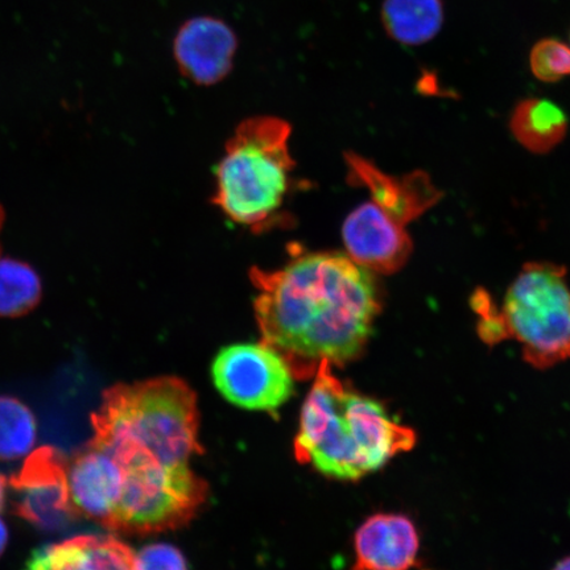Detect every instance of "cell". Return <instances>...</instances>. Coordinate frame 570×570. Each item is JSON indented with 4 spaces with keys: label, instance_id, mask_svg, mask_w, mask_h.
Returning <instances> with one entry per match:
<instances>
[{
    "label": "cell",
    "instance_id": "obj_12",
    "mask_svg": "<svg viewBox=\"0 0 570 570\" xmlns=\"http://www.w3.org/2000/svg\"><path fill=\"white\" fill-rule=\"evenodd\" d=\"M68 480L77 514L95 520L106 529L117 509L122 487L117 463L88 443L68 462Z\"/></svg>",
    "mask_w": 570,
    "mask_h": 570
},
{
    "label": "cell",
    "instance_id": "obj_2",
    "mask_svg": "<svg viewBox=\"0 0 570 570\" xmlns=\"http://www.w3.org/2000/svg\"><path fill=\"white\" fill-rule=\"evenodd\" d=\"M346 161L351 181L370 195L342 227L347 255L372 273L395 274L412 254L407 225L433 208L443 191L423 170L390 176L358 155L348 154Z\"/></svg>",
    "mask_w": 570,
    "mask_h": 570
},
{
    "label": "cell",
    "instance_id": "obj_22",
    "mask_svg": "<svg viewBox=\"0 0 570 570\" xmlns=\"http://www.w3.org/2000/svg\"><path fill=\"white\" fill-rule=\"evenodd\" d=\"M553 570H570V558L560 561L559 564L553 568Z\"/></svg>",
    "mask_w": 570,
    "mask_h": 570
},
{
    "label": "cell",
    "instance_id": "obj_5",
    "mask_svg": "<svg viewBox=\"0 0 570 570\" xmlns=\"http://www.w3.org/2000/svg\"><path fill=\"white\" fill-rule=\"evenodd\" d=\"M564 266L527 263L505 294L501 316L508 340L523 358L544 370L570 360V285Z\"/></svg>",
    "mask_w": 570,
    "mask_h": 570
},
{
    "label": "cell",
    "instance_id": "obj_18",
    "mask_svg": "<svg viewBox=\"0 0 570 570\" xmlns=\"http://www.w3.org/2000/svg\"><path fill=\"white\" fill-rule=\"evenodd\" d=\"M530 68L540 81L564 80L570 77V46L558 39L538 41L530 55Z\"/></svg>",
    "mask_w": 570,
    "mask_h": 570
},
{
    "label": "cell",
    "instance_id": "obj_15",
    "mask_svg": "<svg viewBox=\"0 0 570 570\" xmlns=\"http://www.w3.org/2000/svg\"><path fill=\"white\" fill-rule=\"evenodd\" d=\"M382 23L392 40L422 46L436 38L444 23L441 0H384Z\"/></svg>",
    "mask_w": 570,
    "mask_h": 570
},
{
    "label": "cell",
    "instance_id": "obj_8",
    "mask_svg": "<svg viewBox=\"0 0 570 570\" xmlns=\"http://www.w3.org/2000/svg\"><path fill=\"white\" fill-rule=\"evenodd\" d=\"M10 484L17 491V515L45 531H59L78 518L70 499L68 462L52 446L30 454Z\"/></svg>",
    "mask_w": 570,
    "mask_h": 570
},
{
    "label": "cell",
    "instance_id": "obj_21",
    "mask_svg": "<svg viewBox=\"0 0 570 570\" xmlns=\"http://www.w3.org/2000/svg\"><path fill=\"white\" fill-rule=\"evenodd\" d=\"M7 488H9V481L3 474H0V512L3 511L6 505Z\"/></svg>",
    "mask_w": 570,
    "mask_h": 570
},
{
    "label": "cell",
    "instance_id": "obj_1",
    "mask_svg": "<svg viewBox=\"0 0 570 570\" xmlns=\"http://www.w3.org/2000/svg\"><path fill=\"white\" fill-rule=\"evenodd\" d=\"M373 274L340 253H295L279 269L254 268L262 341L301 377L324 361L341 366L358 358L382 306Z\"/></svg>",
    "mask_w": 570,
    "mask_h": 570
},
{
    "label": "cell",
    "instance_id": "obj_23",
    "mask_svg": "<svg viewBox=\"0 0 570 570\" xmlns=\"http://www.w3.org/2000/svg\"><path fill=\"white\" fill-rule=\"evenodd\" d=\"M3 220H4V213H3L2 208H0V230H2Z\"/></svg>",
    "mask_w": 570,
    "mask_h": 570
},
{
    "label": "cell",
    "instance_id": "obj_11",
    "mask_svg": "<svg viewBox=\"0 0 570 570\" xmlns=\"http://www.w3.org/2000/svg\"><path fill=\"white\" fill-rule=\"evenodd\" d=\"M420 550L416 525L402 514H375L354 537L352 570H410Z\"/></svg>",
    "mask_w": 570,
    "mask_h": 570
},
{
    "label": "cell",
    "instance_id": "obj_20",
    "mask_svg": "<svg viewBox=\"0 0 570 570\" xmlns=\"http://www.w3.org/2000/svg\"><path fill=\"white\" fill-rule=\"evenodd\" d=\"M7 543H9V530H7L3 520L0 519V556L3 554Z\"/></svg>",
    "mask_w": 570,
    "mask_h": 570
},
{
    "label": "cell",
    "instance_id": "obj_7",
    "mask_svg": "<svg viewBox=\"0 0 570 570\" xmlns=\"http://www.w3.org/2000/svg\"><path fill=\"white\" fill-rule=\"evenodd\" d=\"M212 375L227 402L248 411L274 412L295 390L289 363L265 341L224 347L214 358Z\"/></svg>",
    "mask_w": 570,
    "mask_h": 570
},
{
    "label": "cell",
    "instance_id": "obj_4",
    "mask_svg": "<svg viewBox=\"0 0 570 570\" xmlns=\"http://www.w3.org/2000/svg\"><path fill=\"white\" fill-rule=\"evenodd\" d=\"M291 126L276 117L244 120L217 168L214 203L234 223L265 229L275 223L287 197L295 161Z\"/></svg>",
    "mask_w": 570,
    "mask_h": 570
},
{
    "label": "cell",
    "instance_id": "obj_13",
    "mask_svg": "<svg viewBox=\"0 0 570 570\" xmlns=\"http://www.w3.org/2000/svg\"><path fill=\"white\" fill-rule=\"evenodd\" d=\"M134 559L122 540L81 534L35 551L24 570H132Z\"/></svg>",
    "mask_w": 570,
    "mask_h": 570
},
{
    "label": "cell",
    "instance_id": "obj_6",
    "mask_svg": "<svg viewBox=\"0 0 570 570\" xmlns=\"http://www.w3.org/2000/svg\"><path fill=\"white\" fill-rule=\"evenodd\" d=\"M332 366L327 361L320 363L315 383L305 399L295 458L331 479L356 481L368 473L346 431L342 417L346 386L334 375Z\"/></svg>",
    "mask_w": 570,
    "mask_h": 570
},
{
    "label": "cell",
    "instance_id": "obj_17",
    "mask_svg": "<svg viewBox=\"0 0 570 570\" xmlns=\"http://www.w3.org/2000/svg\"><path fill=\"white\" fill-rule=\"evenodd\" d=\"M38 438L33 412L13 396H0V461L24 458Z\"/></svg>",
    "mask_w": 570,
    "mask_h": 570
},
{
    "label": "cell",
    "instance_id": "obj_16",
    "mask_svg": "<svg viewBox=\"0 0 570 570\" xmlns=\"http://www.w3.org/2000/svg\"><path fill=\"white\" fill-rule=\"evenodd\" d=\"M41 281L27 263L0 259V316L21 317L41 301Z\"/></svg>",
    "mask_w": 570,
    "mask_h": 570
},
{
    "label": "cell",
    "instance_id": "obj_3",
    "mask_svg": "<svg viewBox=\"0 0 570 570\" xmlns=\"http://www.w3.org/2000/svg\"><path fill=\"white\" fill-rule=\"evenodd\" d=\"M95 436L128 441L174 466L203 453L195 391L177 376H159L105 390L91 415Z\"/></svg>",
    "mask_w": 570,
    "mask_h": 570
},
{
    "label": "cell",
    "instance_id": "obj_10",
    "mask_svg": "<svg viewBox=\"0 0 570 570\" xmlns=\"http://www.w3.org/2000/svg\"><path fill=\"white\" fill-rule=\"evenodd\" d=\"M342 416L367 473L376 472L396 454L415 446V431L394 422L380 402L346 387Z\"/></svg>",
    "mask_w": 570,
    "mask_h": 570
},
{
    "label": "cell",
    "instance_id": "obj_19",
    "mask_svg": "<svg viewBox=\"0 0 570 570\" xmlns=\"http://www.w3.org/2000/svg\"><path fill=\"white\" fill-rule=\"evenodd\" d=\"M132 570H189L187 560L178 548L156 543L135 553Z\"/></svg>",
    "mask_w": 570,
    "mask_h": 570
},
{
    "label": "cell",
    "instance_id": "obj_9",
    "mask_svg": "<svg viewBox=\"0 0 570 570\" xmlns=\"http://www.w3.org/2000/svg\"><path fill=\"white\" fill-rule=\"evenodd\" d=\"M239 41L233 28L214 17L185 21L175 36L174 56L181 73L199 87H212L229 76Z\"/></svg>",
    "mask_w": 570,
    "mask_h": 570
},
{
    "label": "cell",
    "instance_id": "obj_14",
    "mask_svg": "<svg viewBox=\"0 0 570 570\" xmlns=\"http://www.w3.org/2000/svg\"><path fill=\"white\" fill-rule=\"evenodd\" d=\"M568 118L559 105L544 98H527L511 114L512 135L533 154H548L566 139Z\"/></svg>",
    "mask_w": 570,
    "mask_h": 570
}]
</instances>
